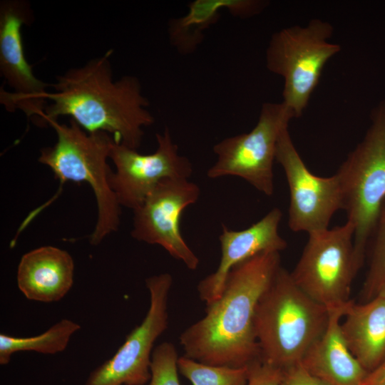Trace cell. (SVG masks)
I'll use <instances>...</instances> for the list:
<instances>
[{"mask_svg": "<svg viewBox=\"0 0 385 385\" xmlns=\"http://www.w3.org/2000/svg\"><path fill=\"white\" fill-rule=\"evenodd\" d=\"M280 252L258 254L231 269L220 297L179 340L183 356L217 366H248L260 359L255 330L262 294L281 267Z\"/></svg>", "mask_w": 385, "mask_h": 385, "instance_id": "1", "label": "cell"}, {"mask_svg": "<svg viewBox=\"0 0 385 385\" xmlns=\"http://www.w3.org/2000/svg\"><path fill=\"white\" fill-rule=\"evenodd\" d=\"M113 50L71 68L56 77L54 91L45 96L48 103L43 125L69 116L87 133L105 132L132 149L141 145L143 128L154 123L138 78L124 76L115 81L110 58Z\"/></svg>", "mask_w": 385, "mask_h": 385, "instance_id": "2", "label": "cell"}, {"mask_svg": "<svg viewBox=\"0 0 385 385\" xmlns=\"http://www.w3.org/2000/svg\"><path fill=\"white\" fill-rule=\"evenodd\" d=\"M328 319V309L304 292L281 266L255 310L260 360L282 371L300 364Z\"/></svg>", "mask_w": 385, "mask_h": 385, "instance_id": "3", "label": "cell"}, {"mask_svg": "<svg viewBox=\"0 0 385 385\" xmlns=\"http://www.w3.org/2000/svg\"><path fill=\"white\" fill-rule=\"evenodd\" d=\"M48 124L56 131L57 140L41 150L38 160L50 168L61 185L68 181L90 185L98 217L89 239L91 245H97L120 225V205L110 185L112 170L108 163L113 138L105 132L87 133L72 119L68 124L58 120Z\"/></svg>", "mask_w": 385, "mask_h": 385, "instance_id": "4", "label": "cell"}, {"mask_svg": "<svg viewBox=\"0 0 385 385\" xmlns=\"http://www.w3.org/2000/svg\"><path fill=\"white\" fill-rule=\"evenodd\" d=\"M371 121L362 140L336 173L342 189V210L354 227V251L359 270L385 199V100L372 111Z\"/></svg>", "mask_w": 385, "mask_h": 385, "instance_id": "5", "label": "cell"}, {"mask_svg": "<svg viewBox=\"0 0 385 385\" xmlns=\"http://www.w3.org/2000/svg\"><path fill=\"white\" fill-rule=\"evenodd\" d=\"M334 32L328 21L311 19L274 32L265 53L267 68L284 81L282 103L295 118L308 106L327 61L341 51L330 41Z\"/></svg>", "mask_w": 385, "mask_h": 385, "instance_id": "6", "label": "cell"}, {"mask_svg": "<svg viewBox=\"0 0 385 385\" xmlns=\"http://www.w3.org/2000/svg\"><path fill=\"white\" fill-rule=\"evenodd\" d=\"M309 235L294 269V283L309 297L327 309L349 301L352 281L359 270L354 257V227L343 225Z\"/></svg>", "mask_w": 385, "mask_h": 385, "instance_id": "7", "label": "cell"}, {"mask_svg": "<svg viewBox=\"0 0 385 385\" xmlns=\"http://www.w3.org/2000/svg\"><path fill=\"white\" fill-rule=\"evenodd\" d=\"M292 118L294 115L282 102L263 103L258 120L250 132L226 138L213 146L217 160L207 170V177H239L271 196L277 141Z\"/></svg>", "mask_w": 385, "mask_h": 385, "instance_id": "8", "label": "cell"}, {"mask_svg": "<svg viewBox=\"0 0 385 385\" xmlns=\"http://www.w3.org/2000/svg\"><path fill=\"white\" fill-rule=\"evenodd\" d=\"M173 284L170 273L145 279L150 305L142 322L126 337L112 357L92 371L84 385H145L155 341L168 326V304Z\"/></svg>", "mask_w": 385, "mask_h": 385, "instance_id": "9", "label": "cell"}, {"mask_svg": "<svg viewBox=\"0 0 385 385\" xmlns=\"http://www.w3.org/2000/svg\"><path fill=\"white\" fill-rule=\"evenodd\" d=\"M33 20L30 4L22 0H3L0 3V72L11 88L1 90L0 100L9 111L19 109L26 117L42 124L48 101L47 87L37 78L24 53L21 29Z\"/></svg>", "mask_w": 385, "mask_h": 385, "instance_id": "10", "label": "cell"}, {"mask_svg": "<svg viewBox=\"0 0 385 385\" xmlns=\"http://www.w3.org/2000/svg\"><path fill=\"white\" fill-rule=\"evenodd\" d=\"M155 137L158 147L147 155L113 141L109 158L115 170L111 172L109 183L120 206L134 210L163 180L191 176L192 164L179 154L169 128Z\"/></svg>", "mask_w": 385, "mask_h": 385, "instance_id": "11", "label": "cell"}, {"mask_svg": "<svg viewBox=\"0 0 385 385\" xmlns=\"http://www.w3.org/2000/svg\"><path fill=\"white\" fill-rule=\"evenodd\" d=\"M289 190L288 226L308 234L324 230L334 214L342 210V194L337 174L319 177L306 166L296 149L288 127L279 137L275 154Z\"/></svg>", "mask_w": 385, "mask_h": 385, "instance_id": "12", "label": "cell"}, {"mask_svg": "<svg viewBox=\"0 0 385 385\" xmlns=\"http://www.w3.org/2000/svg\"><path fill=\"white\" fill-rule=\"evenodd\" d=\"M199 186L188 179L161 181L133 211L132 237L150 245H158L190 270L197 269L200 260L188 245L180 230L183 210L199 198Z\"/></svg>", "mask_w": 385, "mask_h": 385, "instance_id": "13", "label": "cell"}, {"mask_svg": "<svg viewBox=\"0 0 385 385\" xmlns=\"http://www.w3.org/2000/svg\"><path fill=\"white\" fill-rule=\"evenodd\" d=\"M282 212L273 208L262 219L242 230L222 227L219 236L221 257L217 269L201 279L197 287L200 299L207 305L221 295L227 277L232 267L258 254L278 252L287 247L279 233Z\"/></svg>", "mask_w": 385, "mask_h": 385, "instance_id": "14", "label": "cell"}, {"mask_svg": "<svg viewBox=\"0 0 385 385\" xmlns=\"http://www.w3.org/2000/svg\"><path fill=\"white\" fill-rule=\"evenodd\" d=\"M73 274L74 262L66 250L42 246L21 257L17 269V286L29 300L56 302L71 289Z\"/></svg>", "mask_w": 385, "mask_h": 385, "instance_id": "15", "label": "cell"}, {"mask_svg": "<svg viewBox=\"0 0 385 385\" xmlns=\"http://www.w3.org/2000/svg\"><path fill=\"white\" fill-rule=\"evenodd\" d=\"M347 304L328 309L324 332L301 362L309 373L329 385H361L368 374L351 352L342 332L341 321Z\"/></svg>", "mask_w": 385, "mask_h": 385, "instance_id": "16", "label": "cell"}, {"mask_svg": "<svg viewBox=\"0 0 385 385\" xmlns=\"http://www.w3.org/2000/svg\"><path fill=\"white\" fill-rule=\"evenodd\" d=\"M265 0H195L188 4V12L168 21L170 45L180 55L193 53L200 46L205 33L227 9L233 16L247 19L261 14L269 5Z\"/></svg>", "mask_w": 385, "mask_h": 385, "instance_id": "17", "label": "cell"}, {"mask_svg": "<svg viewBox=\"0 0 385 385\" xmlns=\"http://www.w3.org/2000/svg\"><path fill=\"white\" fill-rule=\"evenodd\" d=\"M341 321L349 349L369 373L385 359V298L377 295L361 304L350 300Z\"/></svg>", "mask_w": 385, "mask_h": 385, "instance_id": "18", "label": "cell"}, {"mask_svg": "<svg viewBox=\"0 0 385 385\" xmlns=\"http://www.w3.org/2000/svg\"><path fill=\"white\" fill-rule=\"evenodd\" d=\"M81 329L78 323L62 319L43 333L31 337H16L0 334V364L6 365L13 354L21 351H34L43 354H56L63 351L71 337Z\"/></svg>", "mask_w": 385, "mask_h": 385, "instance_id": "19", "label": "cell"}, {"mask_svg": "<svg viewBox=\"0 0 385 385\" xmlns=\"http://www.w3.org/2000/svg\"><path fill=\"white\" fill-rule=\"evenodd\" d=\"M179 372L192 385H246L249 366L232 367L203 364L185 356H179Z\"/></svg>", "mask_w": 385, "mask_h": 385, "instance_id": "20", "label": "cell"}, {"mask_svg": "<svg viewBox=\"0 0 385 385\" xmlns=\"http://www.w3.org/2000/svg\"><path fill=\"white\" fill-rule=\"evenodd\" d=\"M371 237H373L371 257L361 289L364 302L375 297L385 283V199L380 207Z\"/></svg>", "mask_w": 385, "mask_h": 385, "instance_id": "21", "label": "cell"}, {"mask_svg": "<svg viewBox=\"0 0 385 385\" xmlns=\"http://www.w3.org/2000/svg\"><path fill=\"white\" fill-rule=\"evenodd\" d=\"M178 354L174 344L164 342L153 349L148 385H181L178 376Z\"/></svg>", "mask_w": 385, "mask_h": 385, "instance_id": "22", "label": "cell"}, {"mask_svg": "<svg viewBox=\"0 0 385 385\" xmlns=\"http://www.w3.org/2000/svg\"><path fill=\"white\" fill-rule=\"evenodd\" d=\"M282 378V370L260 359L249 366L246 385H280Z\"/></svg>", "mask_w": 385, "mask_h": 385, "instance_id": "23", "label": "cell"}, {"mask_svg": "<svg viewBox=\"0 0 385 385\" xmlns=\"http://www.w3.org/2000/svg\"><path fill=\"white\" fill-rule=\"evenodd\" d=\"M280 385H329L309 373L302 364L282 371Z\"/></svg>", "mask_w": 385, "mask_h": 385, "instance_id": "24", "label": "cell"}, {"mask_svg": "<svg viewBox=\"0 0 385 385\" xmlns=\"http://www.w3.org/2000/svg\"><path fill=\"white\" fill-rule=\"evenodd\" d=\"M361 385H385V359L367 374Z\"/></svg>", "mask_w": 385, "mask_h": 385, "instance_id": "25", "label": "cell"}, {"mask_svg": "<svg viewBox=\"0 0 385 385\" xmlns=\"http://www.w3.org/2000/svg\"><path fill=\"white\" fill-rule=\"evenodd\" d=\"M377 295H380L383 297L385 298V283L382 286V287L381 288V289L379 290V293ZM376 295V296H377Z\"/></svg>", "mask_w": 385, "mask_h": 385, "instance_id": "26", "label": "cell"}]
</instances>
